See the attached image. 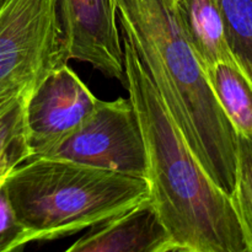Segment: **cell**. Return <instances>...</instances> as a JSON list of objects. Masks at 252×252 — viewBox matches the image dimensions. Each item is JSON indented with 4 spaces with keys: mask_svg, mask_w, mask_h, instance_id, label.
Returning a JSON list of instances; mask_svg holds the SVG:
<instances>
[{
    "mask_svg": "<svg viewBox=\"0 0 252 252\" xmlns=\"http://www.w3.org/2000/svg\"><path fill=\"white\" fill-rule=\"evenodd\" d=\"M175 1H176V0H175Z\"/></svg>",
    "mask_w": 252,
    "mask_h": 252,
    "instance_id": "obj_17",
    "label": "cell"
},
{
    "mask_svg": "<svg viewBox=\"0 0 252 252\" xmlns=\"http://www.w3.org/2000/svg\"><path fill=\"white\" fill-rule=\"evenodd\" d=\"M248 252H252V139L238 134L235 186L230 194Z\"/></svg>",
    "mask_w": 252,
    "mask_h": 252,
    "instance_id": "obj_13",
    "label": "cell"
},
{
    "mask_svg": "<svg viewBox=\"0 0 252 252\" xmlns=\"http://www.w3.org/2000/svg\"><path fill=\"white\" fill-rule=\"evenodd\" d=\"M30 94H22L0 106V182L32 157L26 123Z\"/></svg>",
    "mask_w": 252,
    "mask_h": 252,
    "instance_id": "obj_11",
    "label": "cell"
},
{
    "mask_svg": "<svg viewBox=\"0 0 252 252\" xmlns=\"http://www.w3.org/2000/svg\"><path fill=\"white\" fill-rule=\"evenodd\" d=\"M226 41L236 64L252 88V0H217Z\"/></svg>",
    "mask_w": 252,
    "mask_h": 252,
    "instance_id": "obj_12",
    "label": "cell"
},
{
    "mask_svg": "<svg viewBox=\"0 0 252 252\" xmlns=\"http://www.w3.org/2000/svg\"><path fill=\"white\" fill-rule=\"evenodd\" d=\"M43 158L147 179V154L129 97L101 101L91 117Z\"/></svg>",
    "mask_w": 252,
    "mask_h": 252,
    "instance_id": "obj_5",
    "label": "cell"
},
{
    "mask_svg": "<svg viewBox=\"0 0 252 252\" xmlns=\"http://www.w3.org/2000/svg\"><path fill=\"white\" fill-rule=\"evenodd\" d=\"M2 186L29 244L75 235L150 199L147 179L43 157L15 167Z\"/></svg>",
    "mask_w": 252,
    "mask_h": 252,
    "instance_id": "obj_3",
    "label": "cell"
},
{
    "mask_svg": "<svg viewBox=\"0 0 252 252\" xmlns=\"http://www.w3.org/2000/svg\"><path fill=\"white\" fill-rule=\"evenodd\" d=\"M2 184H4V181H1V182H0V187L2 186Z\"/></svg>",
    "mask_w": 252,
    "mask_h": 252,
    "instance_id": "obj_15",
    "label": "cell"
},
{
    "mask_svg": "<svg viewBox=\"0 0 252 252\" xmlns=\"http://www.w3.org/2000/svg\"><path fill=\"white\" fill-rule=\"evenodd\" d=\"M58 10L68 61L88 63L125 83L117 0H58Z\"/></svg>",
    "mask_w": 252,
    "mask_h": 252,
    "instance_id": "obj_7",
    "label": "cell"
},
{
    "mask_svg": "<svg viewBox=\"0 0 252 252\" xmlns=\"http://www.w3.org/2000/svg\"><path fill=\"white\" fill-rule=\"evenodd\" d=\"M65 252H174L150 199L91 226Z\"/></svg>",
    "mask_w": 252,
    "mask_h": 252,
    "instance_id": "obj_8",
    "label": "cell"
},
{
    "mask_svg": "<svg viewBox=\"0 0 252 252\" xmlns=\"http://www.w3.org/2000/svg\"><path fill=\"white\" fill-rule=\"evenodd\" d=\"M68 62L58 0H4L0 5V106L32 93Z\"/></svg>",
    "mask_w": 252,
    "mask_h": 252,
    "instance_id": "obj_4",
    "label": "cell"
},
{
    "mask_svg": "<svg viewBox=\"0 0 252 252\" xmlns=\"http://www.w3.org/2000/svg\"><path fill=\"white\" fill-rule=\"evenodd\" d=\"M27 244L29 241H27L26 231L17 220L4 186H1L0 187V252L21 250Z\"/></svg>",
    "mask_w": 252,
    "mask_h": 252,
    "instance_id": "obj_14",
    "label": "cell"
},
{
    "mask_svg": "<svg viewBox=\"0 0 252 252\" xmlns=\"http://www.w3.org/2000/svg\"><path fill=\"white\" fill-rule=\"evenodd\" d=\"M2 2H4V0H0V5H1Z\"/></svg>",
    "mask_w": 252,
    "mask_h": 252,
    "instance_id": "obj_16",
    "label": "cell"
},
{
    "mask_svg": "<svg viewBox=\"0 0 252 252\" xmlns=\"http://www.w3.org/2000/svg\"><path fill=\"white\" fill-rule=\"evenodd\" d=\"M176 10L185 36L204 70L218 63L236 64L217 0H176Z\"/></svg>",
    "mask_w": 252,
    "mask_h": 252,
    "instance_id": "obj_9",
    "label": "cell"
},
{
    "mask_svg": "<svg viewBox=\"0 0 252 252\" xmlns=\"http://www.w3.org/2000/svg\"><path fill=\"white\" fill-rule=\"evenodd\" d=\"M204 71L234 129L252 139V88L243 71L233 63H218Z\"/></svg>",
    "mask_w": 252,
    "mask_h": 252,
    "instance_id": "obj_10",
    "label": "cell"
},
{
    "mask_svg": "<svg viewBox=\"0 0 252 252\" xmlns=\"http://www.w3.org/2000/svg\"><path fill=\"white\" fill-rule=\"evenodd\" d=\"M117 21L189 149L214 184L230 196L238 133L185 36L176 1L117 0Z\"/></svg>",
    "mask_w": 252,
    "mask_h": 252,
    "instance_id": "obj_2",
    "label": "cell"
},
{
    "mask_svg": "<svg viewBox=\"0 0 252 252\" xmlns=\"http://www.w3.org/2000/svg\"><path fill=\"white\" fill-rule=\"evenodd\" d=\"M100 102L68 63L54 69L30 94L27 101L31 158L44 157L73 134L91 117Z\"/></svg>",
    "mask_w": 252,
    "mask_h": 252,
    "instance_id": "obj_6",
    "label": "cell"
},
{
    "mask_svg": "<svg viewBox=\"0 0 252 252\" xmlns=\"http://www.w3.org/2000/svg\"><path fill=\"white\" fill-rule=\"evenodd\" d=\"M125 83L147 154L150 202L174 252H248L230 196L214 184L169 115L129 39L121 33Z\"/></svg>",
    "mask_w": 252,
    "mask_h": 252,
    "instance_id": "obj_1",
    "label": "cell"
}]
</instances>
